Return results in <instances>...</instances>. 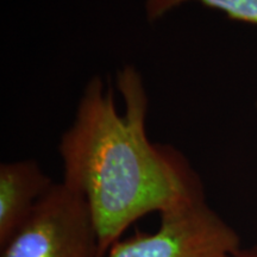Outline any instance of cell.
Instances as JSON below:
<instances>
[{"mask_svg":"<svg viewBox=\"0 0 257 257\" xmlns=\"http://www.w3.org/2000/svg\"><path fill=\"white\" fill-rule=\"evenodd\" d=\"M0 251V257H100L87 201L63 182H55Z\"/></svg>","mask_w":257,"mask_h":257,"instance_id":"2","label":"cell"},{"mask_svg":"<svg viewBox=\"0 0 257 257\" xmlns=\"http://www.w3.org/2000/svg\"><path fill=\"white\" fill-rule=\"evenodd\" d=\"M160 216L155 232L136 231L113 244L106 257H239L242 252L238 232L206 198Z\"/></svg>","mask_w":257,"mask_h":257,"instance_id":"3","label":"cell"},{"mask_svg":"<svg viewBox=\"0 0 257 257\" xmlns=\"http://www.w3.org/2000/svg\"><path fill=\"white\" fill-rule=\"evenodd\" d=\"M191 0H147V18L155 22L170 10ZM206 8L224 12L232 21L257 25V0H195Z\"/></svg>","mask_w":257,"mask_h":257,"instance_id":"5","label":"cell"},{"mask_svg":"<svg viewBox=\"0 0 257 257\" xmlns=\"http://www.w3.org/2000/svg\"><path fill=\"white\" fill-rule=\"evenodd\" d=\"M117 86L124 113L115 107L112 86L105 88L104 81L93 76L59 144L62 182L87 201L100 257L147 214L206 198L200 176L184 154L148 137V95L140 73L124 67Z\"/></svg>","mask_w":257,"mask_h":257,"instance_id":"1","label":"cell"},{"mask_svg":"<svg viewBox=\"0 0 257 257\" xmlns=\"http://www.w3.org/2000/svg\"><path fill=\"white\" fill-rule=\"evenodd\" d=\"M55 182L35 160L0 166V249L18 232L40 199Z\"/></svg>","mask_w":257,"mask_h":257,"instance_id":"4","label":"cell"},{"mask_svg":"<svg viewBox=\"0 0 257 257\" xmlns=\"http://www.w3.org/2000/svg\"><path fill=\"white\" fill-rule=\"evenodd\" d=\"M239 257H257V245L249 246V248H243Z\"/></svg>","mask_w":257,"mask_h":257,"instance_id":"6","label":"cell"}]
</instances>
